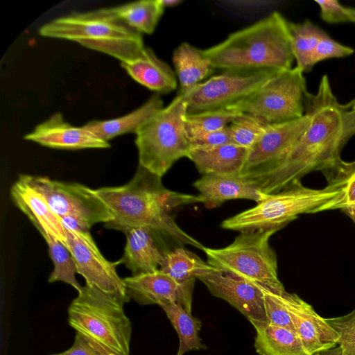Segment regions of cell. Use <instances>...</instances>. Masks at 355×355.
<instances>
[{
  "label": "cell",
  "instance_id": "6da1fadb",
  "mask_svg": "<svg viewBox=\"0 0 355 355\" xmlns=\"http://www.w3.org/2000/svg\"><path fill=\"white\" fill-rule=\"evenodd\" d=\"M340 104L324 75L316 94L307 92L304 112L311 116L308 128L282 162L268 173L252 179L266 194L277 193L291 182L315 171L328 169L342 159L343 116L354 105Z\"/></svg>",
  "mask_w": 355,
  "mask_h": 355
},
{
  "label": "cell",
  "instance_id": "7a4b0ae2",
  "mask_svg": "<svg viewBox=\"0 0 355 355\" xmlns=\"http://www.w3.org/2000/svg\"><path fill=\"white\" fill-rule=\"evenodd\" d=\"M161 179L138 166L128 183L95 189L114 216L105 227L123 232L135 227H148L180 244L203 250L205 246L180 228L171 215L178 207L200 202L198 195L171 191Z\"/></svg>",
  "mask_w": 355,
  "mask_h": 355
},
{
  "label": "cell",
  "instance_id": "3957f363",
  "mask_svg": "<svg viewBox=\"0 0 355 355\" xmlns=\"http://www.w3.org/2000/svg\"><path fill=\"white\" fill-rule=\"evenodd\" d=\"M202 51L214 69L224 71L286 70L295 60L288 21L278 12Z\"/></svg>",
  "mask_w": 355,
  "mask_h": 355
},
{
  "label": "cell",
  "instance_id": "277c9868",
  "mask_svg": "<svg viewBox=\"0 0 355 355\" xmlns=\"http://www.w3.org/2000/svg\"><path fill=\"white\" fill-rule=\"evenodd\" d=\"M38 33L42 37L77 42L121 62L135 58L145 46L141 33L120 19L111 8L57 17L43 24Z\"/></svg>",
  "mask_w": 355,
  "mask_h": 355
},
{
  "label": "cell",
  "instance_id": "5b68a950",
  "mask_svg": "<svg viewBox=\"0 0 355 355\" xmlns=\"http://www.w3.org/2000/svg\"><path fill=\"white\" fill-rule=\"evenodd\" d=\"M123 300L85 284L68 308L69 325L107 355H130L132 326Z\"/></svg>",
  "mask_w": 355,
  "mask_h": 355
},
{
  "label": "cell",
  "instance_id": "8992f818",
  "mask_svg": "<svg viewBox=\"0 0 355 355\" xmlns=\"http://www.w3.org/2000/svg\"><path fill=\"white\" fill-rule=\"evenodd\" d=\"M338 186L334 183L316 189L296 180L277 193L266 195L254 207L225 219L220 226L240 232L260 229L279 230L302 214H315L320 207L338 194Z\"/></svg>",
  "mask_w": 355,
  "mask_h": 355
},
{
  "label": "cell",
  "instance_id": "52a82bcc",
  "mask_svg": "<svg viewBox=\"0 0 355 355\" xmlns=\"http://www.w3.org/2000/svg\"><path fill=\"white\" fill-rule=\"evenodd\" d=\"M187 104L178 95L135 133L139 166L162 178L173 164L188 157L191 145L185 129Z\"/></svg>",
  "mask_w": 355,
  "mask_h": 355
},
{
  "label": "cell",
  "instance_id": "ba28073f",
  "mask_svg": "<svg viewBox=\"0 0 355 355\" xmlns=\"http://www.w3.org/2000/svg\"><path fill=\"white\" fill-rule=\"evenodd\" d=\"M278 230L241 232L223 248L205 247L207 263L213 268L278 292L285 288L278 277L277 258L270 239Z\"/></svg>",
  "mask_w": 355,
  "mask_h": 355
},
{
  "label": "cell",
  "instance_id": "9c48e42d",
  "mask_svg": "<svg viewBox=\"0 0 355 355\" xmlns=\"http://www.w3.org/2000/svg\"><path fill=\"white\" fill-rule=\"evenodd\" d=\"M307 92L303 72L295 67L278 71L251 95L225 110L252 116L267 125L284 123L305 114Z\"/></svg>",
  "mask_w": 355,
  "mask_h": 355
},
{
  "label": "cell",
  "instance_id": "30bf717a",
  "mask_svg": "<svg viewBox=\"0 0 355 355\" xmlns=\"http://www.w3.org/2000/svg\"><path fill=\"white\" fill-rule=\"evenodd\" d=\"M18 179L40 193L60 218H75L89 229L96 223L105 224L114 218L95 189L85 185L33 175H20Z\"/></svg>",
  "mask_w": 355,
  "mask_h": 355
},
{
  "label": "cell",
  "instance_id": "8fae6325",
  "mask_svg": "<svg viewBox=\"0 0 355 355\" xmlns=\"http://www.w3.org/2000/svg\"><path fill=\"white\" fill-rule=\"evenodd\" d=\"M278 71L225 70L179 94L186 102L187 115L225 110L251 95Z\"/></svg>",
  "mask_w": 355,
  "mask_h": 355
},
{
  "label": "cell",
  "instance_id": "7c38bea8",
  "mask_svg": "<svg viewBox=\"0 0 355 355\" xmlns=\"http://www.w3.org/2000/svg\"><path fill=\"white\" fill-rule=\"evenodd\" d=\"M66 232L65 246L75 261L77 273L85 279V284L128 302L130 298L123 279L119 276L116 269L119 261L112 262L104 257L89 230L80 227L77 230L66 229Z\"/></svg>",
  "mask_w": 355,
  "mask_h": 355
},
{
  "label": "cell",
  "instance_id": "4fadbf2b",
  "mask_svg": "<svg viewBox=\"0 0 355 355\" xmlns=\"http://www.w3.org/2000/svg\"><path fill=\"white\" fill-rule=\"evenodd\" d=\"M311 121V116L305 113L295 121L268 125L250 149L240 175L255 179L273 169L308 128Z\"/></svg>",
  "mask_w": 355,
  "mask_h": 355
},
{
  "label": "cell",
  "instance_id": "5bb4252c",
  "mask_svg": "<svg viewBox=\"0 0 355 355\" xmlns=\"http://www.w3.org/2000/svg\"><path fill=\"white\" fill-rule=\"evenodd\" d=\"M214 296L239 311L252 324L267 322L263 293L257 283L218 270L214 268L197 275Z\"/></svg>",
  "mask_w": 355,
  "mask_h": 355
},
{
  "label": "cell",
  "instance_id": "9a60e30c",
  "mask_svg": "<svg viewBox=\"0 0 355 355\" xmlns=\"http://www.w3.org/2000/svg\"><path fill=\"white\" fill-rule=\"evenodd\" d=\"M282 300L295 332L309 355L338 345V333L311 304L287 291L283 293Z\"/></svg>",
  "mask_w": 355,
  "mask_h": 355
},
{
  "label": "cell",
  "instance_id": "2e32d148",
  "mask_svg": "<svg viewBox=\"0 0 355 355\" xmlns=\"http://www.w3.org/2000/svg\"><path fill=\"white\" fill-rule=\"evenodd\" d=\"M129 298L141 305L176 302L191 312L193 287L184 286L159 269L123 278Z\"/></svg>",
  "mask_w": 355,
  "mask_h": 355
},
{
  "label": "cell",
  "instance_id": "e0dca14e",
  "mask_svg": "<svg viewBox=\"0 0 355 355\" xmlns=\"http://www.w3.org/2000/svg\"><path fill=\"white\" fill-rule=\"evenodd\" d=\"M24 139L43 146L62 150L110 147L108 141L97 137L83 126L76 127L67 122L60 112L39 123Z\"/></svg>",
  "mask_w": 355,
  "mask_h": 355
},
{
  "label": "cell",
  "instance_id": "ac0fdd59",
  "mask_svg": "<svg viewBox=\"0 0 355 355\" xmlns=\"http://www.w3.org/2000/svg\"><path fill=\"white\" fill-rule=\"evenodd\" d=\"M199 191L200 203L212 208L233 199H248L257 202L266 198L251 178L239 175H204L193 183Z\"/></svg>",
  "mask_w": 355,
  "mask_h": 355
},
{
  "label": "cell",
  "instance_id": "d6986e66",
  "mask_svg": "<svg viewBox=\"0 0 355 355\" xmlns=\"http://www.w3.org/2000/svg\"><path fill=\"white\" fill-rule=\"evenodd\" d=\"M10 196L42 236L49 235L65 245L67 235L61 218L40 193L17 179L11 187Z\"/></svg>",
  "mask_w": 355,
  "mask_h": 355
},
{
  "label": "cell",
  "instance_id": "ffe728a7",
  "mask_svg": "<svg viewBox=\"0 0 355 355\" xmlns=\"http://www.w3.org/2000/svg\"><path fill=\"white\" fill-rule=\"evenodd\" d=\"M123 233L126 243L119 264H124L132 275L158 270L166 253L158 244L155 236L158 233L144 227H131Z\"/></svg>",
  "mask_w": 355,
  "mask_h": 355
},
{
  "label": "cell",
  "instance_id": "44dd1931",
  "mask_svg": "<svg viewBox=\"0 0 355 355\" xmlns=\"http://www.w3.org/2000/svg\"><path fill=\"white\" fill-rule=\"evenodd\" d=\"M121 65L136 82L157 94H168L178 87L175 73L149 47L144 46L135 58Z\"/></svg>",
  "mask_w": 355,
  "mask_h": 355
},
{
  "label": "cell",
  "instance_id": "7402d4cb",
  "mask_svg": "<svg viewBox=\"0 0 355 355\" xmlns=\"http://www.w3.org/2000/svg\"><path fill=\"white\" fill-rule=\"evenodd\" d=\"M249 151V148L229 144L209 148H191L187 157L202 175H239Z\"/></svg>",
  "mask_w": 355,
  "mask_h": 355
},
{
  "label": "cell",
  "instance_id": "603a6c76",
  "mask_svg": "<svg viewBox=\"0 0 355 355\" xmlns=\"http://www.w3.org/2000/svg\"><path fill=\"white\" fill-rule=\"evenodd\" d=\"M164 108L159 94L151 96L143 105L131 112L108 120H94L83 127L97 137L108 141L119 135L137 131Z\"/></svg>",
  "mask_w": 355,
  "mask_h": 355
},
{
  "label": "cell",
  "instance_id": "cb8c5ba5",
  "mask_svg": "<svg viewBox=\"0 0 355 355\" xmlns=\"http://www.w3.org/2000/svg\"><path fill=\"white\" fill-rule=\"evenodd\" d=\"M252 325L254 348L259 355H309L295 331L268 321Z\"/></svg>",
  "mask_w": 355,
  "mask_h": 355
},
{
  "label": "cell",
  "instance_id": "d4e9b609",
  "mask_svg": "<svg viewBox=\"0 0 355 355\" xmlns=\"http://www.w3.org/2000/svg\"><path fill=\"white\" fill-rule=\"evenodd\" d=\"M172 60L180 87V92L200 83L214 70L202 51L188 42L180 44L175 49Z\"/></svg>",
  "mask_w": 355,
  "mask_h": 355
},
{
  "label": "cell",
  "instance_id": "484cf974",
  "mask_svg": "<svg viewBox=\"0 0 355 355\" xmlns=\"http://www.w3.org/2000/svg\"><path fill=\"white\" fill-rule=\"evenodd\" d=\"M327 183L338 186V194L320 207L316 213L334 210L355 209V161L341 159L334 166L322 171Z\"/></svg>",
  "mask_w": 355,
  "mask_h": 355
},
{
  "label": "cell",
  "instance_id": "4316f807",
  "mask_svg": "<svg viewBox=\"0 0 355 355\" xmlns=\"http://www.w3.org/2000/svg\"><path fill=\"white\" fill-rule=\"evenodd\" d=\"M159 306L164 310L178 333L180 342L177 355L206 348L199 336L201 322L198 318H194L191 312L176 302L164 303Z\"/></svg>",
  "mask_w": 355,
  "mask_h": 355
},
{
  "label": "cell",
  "instance_id": "83f0119b",
  "mask_svg": "<svg viewBox=\"0 0 355 355\" xmlns=\"http://www.w3.org/2000/svg\"><path fill=\"white\" fill-rule=\"evenodd\" d=\"M211 268L191 251L178 248L166 253L159 270L180 285L193 288L197 275Z\"/></svg>",
  "mask_w": 355,
  "mask_h": 355
},
{
  "label": "cell",
  "instance_id": "f1b7e54d",
  "mask_svg": "<svg viewBox=\"0 0 355 355\" xmlns=\"http://www.w3.org/2000/svg\"><path fill=\"white\" fill-rule=\"evenodd\" d=\"M291 49L297 67L304 73L313 67L312 60L315 48L325 32L309 20L301 23L288 21Z\"/></svg>",
  "mask_w": 355,
  "mask_h": 355
},
{
  "label": "cell",
  "instance_id": "f546056e",
  "mask_svg": "<svg viewBox=\"0 0 355 355\" xmlns=\"http://www.w3.org/2000/svg\"><path fill=\"white\" fill-rule=\"evenodd\" d=\"M124 22L141 33L152 34L163 15L159 0H141L111 8Z\"/></svg>",
  "mask_w": 355,
  "mask_h": 355
},
{
  "label": "cell",
  "instance_id": "4dcf8cb0",
  "mask_svg": "<svg viewBox=\"0 0 355 355\" xmlns=\"http://www.w3.org/2000/svg\"><path fill=\"white\" fill-rule=\"evenodd\" d=\"M42 237L48 245L49 256L53 263L49 282H62L73 287L78 293L80 292L83 286L76 278V266L69 250L60 241L49 235Z\"/></svg>",
  "mask_w": 355,
  "mask_h": 355
},
{
  "label": "cell",
  "instance_id": "1f68e13d",
  "mask_svg": "<svg viewBox=\"0 0 355 355\" xmlns=\"http://www.w3.org/2000/svg\"><path fill=\"white\" fill-rule=\"evenodd\" d=\"M239 114L225 110L187 115L185 129L189 139L228 126Z\"/></svg>",
  "mask_w": 355,
  "mask_h": 355
},
{
  "label": "cell",
  "instance_id": "d6a6232c",
  "mask_svg": "<svg viewBox=\"0 0 355 355\" xmlns=\"http://www.w3.org/2000/svg\"><path fill=\"white\" fill-rule=\"evenodd\" d=\"M268 125L252 116L239 114L231 122L229 128L234 144L250 149Z\"/></svg>",
  "mask_w": 355,
  "mask_h": 355
},
{
  "label": "cell",
  "instance_id": "836d02e7",
  "mask_svg": "<svg viewBox=\"0 0 355 355\" xmlns=\"http://www.w3.org/2000/svg\"><path fill=\"white\" fill-rule=\"evenodd\" d=\"M257 284L263 293L267 321L295 332L289 313L282 300V295L286 291L278 292L266 286Z\"/></svg>",
  "mask_w": 355,
  "mask_h": 355
},
{
  "label": "cell",
  "instance_id": "e575fe53",
  "mask_svg": "<svg viewBox=\"0 0 355 355\" xmlns=\"http://www.w3.org/2000/svg\"><path fill=\"white\" fill-rule=\"evenodd\" d=\"M325 320L338 334V345L346 355H355V309L346 315Z\"/></svg>",
  "mask_w": 355,
  "mask_h": 355
},
{
  "label": "cell",
  "instance_id": "d590c367",
  "mask_svg": "<svg viewBox=\"0 0 355 355\" xmlns=\"http://www.w3.org/2000/svg\"><path fill=\"white\" fill-rule=\"evenodd\" d=\"M354 52V49L335 41L325 33L315 48L312 63L314 66L324 60L346 57Z\"/></svg>",
  "mask_w": 355,
  "mask_h": 355
},
{
  "label": "cell",
  "instance_id": "8d00e7d4",
  "mask_svg": "<svg viewBox=\"0 0 355 355\" xmlns=\"http://www.w3.org/2000/svg\"><path fill=\"white\" fill-rule=\"evenodd\" d=\"M191 148H209L234 144L229 125L214 132L189 139Z\"/></svg>",
  "mask_w": 355,
  "mask_h": 355
},
{
  "label": "cell",
  "instance_id": "74e56055",
  "mask_svg": "<svg viewBox=\"0 0 355 355\" xmlns=\"http://www.w3.org/2000/svg\"><path fill=\"white\" fill-rule=\"evenodd\" d=\"M320 9L321 18L327 23L349 22L345 6L336 0H315Z\"/></svg>",
  "mask_w": 355,
  "mask_h": 355
},
{
  "label": "cell",
  "instance_id": "f35d334b",
  "mask_svg": "<svg viewBox=\"0 0 355 355\" xmlns=\"http://www.w3.org/2000/svg\"><path fill=\"white\" fill-rule=\"evenodd\" d=\"M50 355H107L81 334L76 333L72 346L67 350Z\"/></svg>",
  "mask_w": 355,
  "mask_h": 355
},
{
  "label": "cell",
  "instance_id": "ab89813d",
  "mask_svg": "<svg viewBox=\"0 0 355 355\" xmlns=\"http://www.w3.org/2000/svg\"><path fill=\"white\" fill-rule=\"evenodd\" d=\"M351 108L345 112L343 116V140L345 144L355 135V109Z\"/></svg>",
  "mask_w": 355,
  "mask_h": 355
},
{
  "label": "cell",
  "instance_id": "60d3db41",
  "mask_svg": "<svg viewBox=\"0 0 355 355\" xmlns=\"http://www.w3.org/2000/svg\"><path fill=\"white\" fill-rule=\"evenodd\" d=\"M312 355H346V354L340 346L337 345L333 348L318 352Z\"/></svg>",
  "mask_w": 355,
  "mask_h": 355
},
{
  "label": "cell",
  "instance_id": "b9f144b4",
  "mask_svg": "<svg viewBox=\"0 0 355 355\" xmlns=\"http://www.w3.org/2000/svg\"><path fill=\"white\" fill-rule=\"evenodd\" d=\"M162 6L165 8L166 7H173L180 4L182 0H159Z\"/></svg>",
  "mask_w": 355,
  "mask_h": 355
},
{
  "label": "cell",
  "instance_id": "7bdbcfd3",
  "mask_svg": "<svg viewBox=\"0 0 355 355\" xmlns=\"http://www.w3.org/2000/svg\"><path fill=\"white\" fill-rule=\"evenodd\" d=\"M347 12L349 16V22L355 24V8L347 7Z\"/></svg>",
  "mask_w": 355,
  "mask_h": 355
},
{
  "label": "cell",
  "instance_id": "ee69618b",
  "mask_svg": "<svg viewBox=\"0 0 355 355\" xmlns=\"http://www.w3.org/2000/svg\"><path fill=\"white\" fill-rule=\"evenodd\" d=\"M347 216H349L355 224V209H349L342 210Z\"/></svg>",
  "mask_w": 355,
  "mask_h": 355
},
{
  "label": "cell",
  "instance_id": "f6af8a7d",
  "mask_svg": "<svg viewBox=\"0 0 355 355\" xmlns=\"http://www.w3.org/2000/svg\"><path fill=\"white\" fill-rule=\"evenodd\" d=\"M351 109H355V99H354V105H352Z\"/></svg>",
  "mask_w": 355,
  "mask_h": 355
}]
</instances>
